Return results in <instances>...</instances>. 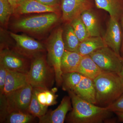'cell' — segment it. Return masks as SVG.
Listing matches in <instances>:
<instances>
[{
    "label": "cell",
    "instance_id": "cell-1",
    "mask_svg": "<svg viewBox=\"0 0 123 123\" xmlns=\"http://www.w3.org/2000/svg\"><path fill=\"white\" fill-rule=\"evenodd\" d=\"M72 109L67 117L71 123H101L108 121L112 112L106 107H102L82 99L72 91H68Z\"/></svg>",
    "mask_w": 123,
    "mask_h": 123
},
{
    "label": "cell",
    "instance_id": "cell-2",
    "mask_svg": "<svg viewBox=\"0 0 123 123\" xmlns=\"http://www.w3.org/2000/svg\"><path fill=\"white\" fill-rule=\"evenodd\" d=\"M59 13L47 12L20 17L13 20L10 28L17 32L31 35H42L53 28L59 21Z\"/></svg>",
    "mask_w": 123,
    "mask_h": 123
},
{
    "label": "cell",
    "instance_id": "cell-3",
    "mask_svg": "<svg viewBox=\"0 0 123 123\" xmlns=\"http://www.w3.org/2000/svg\"><path fill=\"white\" fill-rule=\"evenodd\" d=\"M93 81L97 105L107 107L123 93V84L118 74L103 72Z\"/></svg>",
    "mask_w": 123,
    "mask_h": 123
},
{
    "label": "cell",
    "instance_id": "cell-4",
    "mask_svg": "<svg viewBox=\"0 0 123 123\" xmlns=\"http://www.w3.org/2000/svg\"><path fill=\"white\" fill-rule=\"evenodd\" d=\"M27 77L28 83L33 88L49 90L52 87L55 81V70L48 64L44 54L31 60Z\"/></svg>",
    "mask_w": 123,
    "mask_h": 123
},
{
    "label": "cell",
    "instance_id": "cell-5",
    "mask_svg": "<svg viewBox=\"0 0 123 123\" xmlns=\"http://www.w3.org/2000/svg\"><path fill=\"white\" fill-rule=\"evenodd\" d=\"M33 88L28 83L22 88L0 97L1 123H3L6 115L10 112L18 111L28 112Z\"/></svg>",
    "mask_w": 123,
    "mask_h": 123
},
{
    "label": "cell",
    "instance_id": "cell-6",
    "mask_svg": "<svg viewBox=\"0 0 123 123\" xmlns=\"http://www.w3.org/2000/svg\"><path fill=\"white\" fill-rule=\"evenodd\" d=\"M63 29L59 27L55 30L47 40L45 46L47 51L48 62L54 69L55 81L57 86H61L62 72L61 63L62 56L65 50L63 38Z\"/></svg>",
    "mask_w": 123,
    "mask_h": 123
},
{
    "label": "cell",
    "instance_id": "cell-7",
    "mask_svg": "<svg viewBox=\"0 0 123 123\" xmlns=\"http://www.w3.org/2000/svg\"><path fill=\"white\" fill-rule=\"evenodd\" d=\"M9 34L15 42V47L12 49L24 57L31 60L46 52L44 44L26 34L12 32H10Z\"/></svg>",
    "mask_w": 123,
    "mask_h": 123
},
{
    "label": "cell",
    "instance_id": "cell-8",
    "mask_svg": "<svg viewBox=\"0 0 123 123\" xmlns=\"http://www.w3.org/2000/svg\"><path fill=\"white\" fill-rule=\"evenodd\" d=\"M89 55L103 72L118 74L121 71L122 57L107 46L98 49Z\"/></svg>",
    "mask_w": 123,
    "mask_h": 123
},
{
    "label": "cell",
    "instance_id": "cell-9",
    "mask_svg": "<svg viewBox=\"0 0 123 123\" xmlns=\"http://www.w3.org/2000/svg\"><path fill=\"white\" fill-rule=\"evenodd\" d=\"M31 61L8 48H1L0 65L8 70L27 74Z\"/></svg>",
    "mask_w": 123,
    "mask_h": 123
},
{
    "label": "cell",
    "instance_id": "cell-10",
    "mask_svg": "<svg viewBox=\"0 0 123 123\" xmlns=\"http://www.w3.org/2000/svg\"><path fill=\"white\" fill-rule=\"evenodd\" d=\"M92 6L90 0H61L62 20L70 23L84 11L91 9Z\"/></svg>",
    "mask_w": 123,
    "mask_h": 123
},
{
    "label": "cell",
    "instance_id": "cell-11",
    "mask_svg": "<svg viewBox=\"0 0 123 123\" xmlns=\"http://www.w3.org/2000/svg\"><path fill=\"white\" fill-rule=\"evenodd\" d=\"M60 7L47 6L36 0H20L13 7V14L21 15L47 12L59 13Z\"/></svg>",
    "mask_w": 123,
    "mask_h": 123
},
{
    "label": "cell",
    "instance_id": "cell-12",
    "mask_svg": "<svg viewBox=\"0 0 123 123\" xmlns=\"http://www.w3.org/2000/svg\"><path fill=\"white\" fill-rule=\"evenodd\" d=\"M118 20L110 17L107 28L103 38L108 47L118 55L121 56L120 50L123 40V34Z\"/></svg>",
    "mask_w": 123,
    "mask_h": 123
},
{
    "label": "cell",
    "instance_id": "cell-13",
    "mask_svg": "<svg viewBox=\"0 0 123 123\" xmlns=\"http://www.w3.org/2000/svg\"><path fill=\"white\" fill-rule=\"evenodd\" d=\"M72 104L70 97L69 96H65L56 109L47 112L43 116L39 118V123H64L67 113L72 109Z\"/></svg>",
    "mask_w": 123,
    "mask_h": 123
},
{
    "label": "cell",
    "instance_id": "cell-14",
    "mask_svg": "<svg viewBox=\"0 0 123 123\" xmlns=\"http://www.w3.org/2000/svg\"><path fill=\"white\" fill-rule=\"evenodd\" d=\"M72 91L82 99L95 105L97 104L93 80L84 76Z\"/></svg>",
    "mask_w": 123,
    "mask_h": 123
},
{
    "label": "cell",
    "instance_id": "cell-15",
    "mask_svg": "<svg viewBox=\"0 0 123 123\" xmlns=\"http://www.w3.org/2000/svg\"><path fill=\"white\" fill-rule=\"evenodd\" d=\"M27 84V74L8 70L3 95L17 90Z\"/></svg>",
    "mask_w": 123,
    "mask_h": 123
},
{
    "label": "cell",
    "instance_id": "cell-16",
    "mask_svg": "<svg viewBox=\"0 0 123 123\" xmlns=\"http://www.w3.org/2000/svg\"><path fill=\"white\" fill-rule=\"evenodd\" d=\"M77 72L94 80L103 72L89 55L83 56Z\"/></svg>",
    "mask_w": 123,
    "mask_h": 123
},
{
    "label": "cell",
    "instance_id": "cell-17",
    "mask_svg": "<svg viewBox=\"0 0 123 123\" xmlns=\"http://www.w3.org/2000/svg\"><path fill=\"white\" fill-rule=\"evenodd\" d=\"M82 56L76 52L65 50L61 60L62 73L77 72Z\"/></svg>",
    "mask_w": 123,
    "mask_h": 123
},
{
    "label": "cell",
    "instance_id": "cell-18",
    "mask_svg": "<svg viewBox=\"0 0 123 123\" xmlns=\"http://www.w3.org/2000/svg\"><path fill=\"white\" fill-rule=\"evenodd\" d=\"M107 46L101 36L90 37L80 43L77 52L82 56L89 55L95 51Z\"/></svg>",
    "mask_w": 123,
    "mask_h": 123
},
{
    "label": "cell",
    "instance_id": "cell-19",
    "mask_svg": "<svg viewBox=\"0 0 123 123\" xmlns=\"http://www.w3.org/2000/svg\"><path fill=\"white\" fill-rule=\"evenodd\" d=\"M95 5L98 9L104 10L109 13L110 17L119 20L123 12L119 0H94Z\"/></svg>",
    "mask_w": 123,
    "mask_h": 123
},
{
    "label": "cell",
    "instance_id": "cell-20",
    "mask_svg": "<svg viewBox=\"0 0 123 123\" xmlns=\"http://www.w3.org/2000/svg\"><path fill=\"white\" fill-rule=\"evenodd\" d=\"M80 16L90 37L100 36L98 21L91 9L84 11Z\"/></svg>",
    "mask_w": 123,
    "mask_h": 123
},
{
    "label": "cell",
    "instance_id": "cell-21",
    "mask_svg": "<svg viewBox=\"0 0 123 123\" xmlns=\"http://www.w3.org/2000/svg\"><path fill=\"white\" fill-rule=\"evenodd\" d=\"M62 38L65 50L70 51L77 52L80 42L75 34L70 24H67L63 30Z\"/></svg>",
    "mask_w": 123,
    "mask_h": 123
},
{
    "label": "cell",
    "instance_id": "cell-22",
    "mask_svg": "<svg viewBox=\"0 0 123 123\" xmlns=\"http://www.w3.org/2000/svg\"><path fill=\"white\" fill-rule=\"evenodd\" d=\"M84 76L77 72L63 74L62 84V89L65 91H72L81 80Z\"/></svg>",
    "mask_w": 123,
    "mask_h": 123
},
{
    "label": "cell",
    "instance_id": "cell-23",
    "mask_svg": "<svg viewBox=\"0 0 123 123\" xmlns=\"http://www.w3.org/2000/svg\"><path fill=\"white\" fill-rule=\"evenodd\" d=\"M28 112L13 111L7 114L3 123H33L35 118Z\"/></svg>",
    "mask_w": 123,
    "mask_h": 123
},
{
    "label": "cell",
    "instance_id": "cell-24",
    "mask_svg": "<svg viewBox=\"0 0 123 123\" xmlns=\"http://www.w3.org/2000/svg\"><path fill=\"white\" fill-rule=\"evenodd\" d=\"M47 107L42 105L38 101L34 89L33 88L32 97L29 107L28 112L35 117L39 118L47 112Z\"/></svg>",
    "mask_w": 123,
    "mask_h": 123
},
{
    "label": "cell",
    "instance_id": "cell-25",
    "mask_svg": "<svg viewBox=\"0 0 123 123\" xmlns=\"http://www.w3.org/2000/svg\"><path fill=\"white\" fill-rule=\"evenodd\" d=\"M70 24L80 42L90 37L80 16L74 19Z\"/></svg>",
    "mask_w": 123,
    "mask_h": 123
},
{
    "label": "cell",
    "instance_id": "cell-26",
    "mask_svg": "<svg viewBox=\"0 0 123 123\" xmlns=\"http://www.w3.org/2000/svg\"><path fill=\"white\" fill-rule=\"evenodd\" d=\"M13 14V8L8 0H0V22L3 26L8 23L10 18Z\"/></svg>",
    "mask_w": 123,
    "mask_h": 123
},
{
    "label": "cell",
    "instance_id": "cell-27",
    "mask_svg": "<svg viewBox=\"0 0 123 123\" xmlns=\"http://www.w3.org/2000/svg\"><path fill=\"white\" fill-rule=\"evenodd\" d=\"M106 107L112 112H123V93L113 103Z\"/></svg>",
    "mask_w": 123,
    "mask_h": 123
},
{
    "label": "cell",
    "instance_id": "cell-28",
    "mask_svg": "<svg viewBox=\"0 0 123 123\" xmlns=\"http://www.w3.org/2000/svg\"><path fill=\"white\" fill-rule=\"evenodd\" d=\"M57 90V89L56 88L52 89L51 90H45L47 99V106L48 107L53 105L57 103L56 98L57 97L55 94Z\"/></svg>",
    "mask_w": 123,
    "mask_h": 123
},
{
    "label": "cell",
    "instance_id": "cell-29",
    "mask_svg": "<svg viewBox=\"0 0 123 123\" xmlns=\"http://www.w3.org/2000/svg\"><path fill=\"white\" fill-rule=\"evenodd\" d=\"M8 70L4 67L0 65V96L4 93L6 80Z\"/></svg>",
    "mask_w": 123,
    "mask_h": 123
},
{
    "label": "cell",
    "instance_id": "cell-30",
    "mask_svg": "<svg viewBox=\"0 0 123 123\" xmlns=\"http://www.w3.org/2000/svg\"><path fill=\"white\" fill-rule=\"evenodd\" d=\"M43 4L51 7H60L61 0H36Z\"/></svg>",
    "mask_w": 123,
    "mask_h": 123
},
{
    "label": "cell",
    "instance_id": "cell-31",
    "mask_svg": "<svg viewBox=\"0 0 123 123\" xmlns=\"http://www.w3.org/2000/svg\"><path fill=\"white\" fill-rule=\"evenodd\" d=\"M115 113L117 116L119 121L123 122V112H115Z\"/></svg>",
    "mask_w": 123,
    "mask_h": 123
},
{
    "label": "cell",
    "instance_id": "cell-32",
    "mask_svg": "<svg viewBox=\"0 0 123 123\" xmlns=\"http://www.w3.org/2000/svg\"><path fill=\"white\" fill-rule=\"evenodd\" d=\"M122 29H123V40H122V44H121V50H120V55L121 57H123V17L122 18Z\"/></svg>",
    "mask_w": 123,
    "mask_h": 123
},
{
    "label": "cell",
    "instance_id": "cell-33",
    "mask_svg": "<svg viewBox=\"0 0 123 123\" xmlns=\"http://www.w3.org/2000/svg\"><path fill=\"white\" fill-rule=\"evenodd\" d=\"M122 68H121V71L118 74L119 76L120 77V78L122 81V82L123 84V57H122Z\"/></svg>",
    "mask_w": 123,
    "mask_h": 123
},
{
    "label": "cell",
    "instance_id": "cell-34",
    "mask_svg": "<svg viewBox=\"0 0 123 123\" xmlns=\"http://www.w3.org/2000/svg\"><path fill=\"white\" fill-rule=\"evenodd\" d=\"M12 7L16 5L20 0H8Z\"/></svg>",
    "mask_w": 123,
    "mask_h": 123
}]
</instances>
